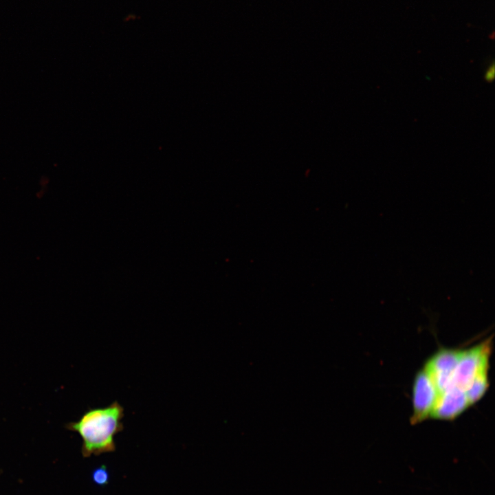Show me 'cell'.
<instances>
[{
    "label": "cell",
    "mask_w": 495,
    "mask_h": 495,
    "mask_svg": "<svg viewBox=\"0 0 495 495\" xmlns=\"http://www.w3.org/2000/svg\"><path fill=\"white\" fill-rule=\"evenodd\" d=\"M124 408L115 401L106 407L89 408L65 427L81 437L84 457L98 456L116 450L115 436L124 428Z\"/></svg>",
    "instance_id": "obj_1"
},
{
    "label": "cell",
    "mask_w": 495,
    "mask_h": 495,
    "mask_svg": "<svg viewBox=\"0 0 495 495\" xmlns=\"http://www.w3.org/2000/svg\"><path fill=\"white\" fill-rule=\"evenodd\" d=\"M491 339L469 349L461 351L452 377V385L466 390L476 375L489 368Z\"/></svg>",
    "instance_id": "obj_2"
},
{
    "label": "cell",
    "mask_w": 495,
    "mask_h": 495,
    "mask_svg": "<svg viewBox=\"0 0 495 495\" xmlns=\"http://www.w3.org/2000/svg\"><path fill=\"white\" fill-rule=\"evenodd\" d=\"M438 397L437 390L424 368L416 375L413 383L412 424L419 423L430 415Z\"/></svg>",
    "instance_id": "obj_3"
},
{
    "label": "cell",
    "mask_w": 495,
    "mask_h": 495,
    "mask_svg": "<svg viewBox=\"0 0 495 495\" xmlns=\"http://www.w3.org/2000/svg\"><path fill=\"white\" fill-rule=\"evenodd\" d=\"M461 351L442 349L426 362L424 368L430 376L439 394H442L452 382V377Z\"/></svg>",
    "instance_id": "obj_4"
},
{
    "label": "cell",
    "mask_w": 495,
    "mask_h": 495,
    "mask_svg": "<svg viewBox=\"0 0 495 495\" xmlns=\"http://www.w3.org/2000/svg\"><path fill=\"white\" fill-rule=\"evenodd\" d=\"M469 406L465 390L451 385L438 397L430 416L434 419L451 420Z\"/></svg>",
    "instance_id": "obj_5"
},
{
    "label": "cell",
    "mask_w": 495,
    "mask_h": 495,
    "mask_svg": "<svg viewBox=\"0 0 495 495\" xmlns=\"http://www.w3.org/2000/svg\"><path fill=\"white\" fill-rule=\"evenodd\" d=\"M488 368L481 371L465 391L470 406L478 402L485 393L489 386Z\"/></svg>",
    "instance_id": "obj_6"
},
{
    "label": "cell",
    "mask_w": 495,
    "mask_h": 495,
    "mask_svg": "<svg viewBox=\"0 0 495 495\" xmlns=\"http://www.w3.org/2000/svg\"><path fill=\"white\" fill-rule=\"evenodd\" d=\"M92 480L95 484L104 486L109 483V474L105 465L96 468L91 474Z\"/></svg>",
    "instance_id": "obj_7"
},
{
    "label": "cell",
    "mask_w": 495,
    "mask_h": 495,
    "mask_svg": "<svg viewBox=\"0 0 495 495\" xmlns=\"http://www.w3.org/2000/svg\"><path fill=\"white\" fill-rule=\"evenodd\" d=\"M495 66L494 62H492L487 68L485 73V79L487 82H492L494 78L495 74Z\"/></svg>",
    "instance_id": "obj_8"
}]
</instances>
